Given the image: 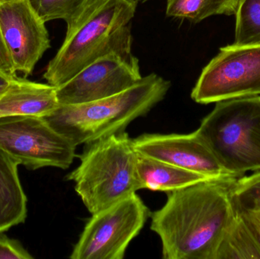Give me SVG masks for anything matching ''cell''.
Here are the masks:
<instances>
[{
	"label": "cell",
	"mask_w": 260,
	"mask_h": 259,
	"mask_svg": "<svg viewBox=\"0 0 260 259\" xmlns=\"http://www.w3.org/2000/svg\"><path fill=\"white\" fill-rule=\"evenodd\" d=\"M260 95V45L227 46L203 68L191 93L201 104Z\"/></svg>",
	"instance_id": "obj_8"
},
{
	"label": "cell",
	"mask_w": 260,
	"mask_h": 259,
	"mask_svg": "<svg viewBox=\"0 0 260 259\" xmlns=\"http://www.w3.org/2000/svg\"><path fill=\"white\" fill-rule=\"evenodd\" d=\"M76 147L42 117L0 118V149L28 170H67L76 158Z\"/></svg>",
	"instance_id": "obj_7"
},
{
	"label": "cell",
	"mask_w": 260,
	"mask_h": 259,
	"mask_svg": "<svg viewBox=\"0 0 260 259\" xmlns=\"http://www.w3.org/2000/svg\"><path fill=\"white\" fill-rule=\"evenodd\" d=\"M14 1V0H0V5L3 3H8V2Z\"/></svg>",
	"instance_id": "obj_24"
},
{
	"label": "cell",
	"mask_w": 260,
	"mask_h": 259,
	"mask_svg": "<svg viewBox=\"0 0 260 259\" xmlns=\"http://www.w3.org/2000/svg\"><path fill=\"white\" fill-rule=\"evenodd\" d=\"M80 164L67 179L91 214L139 190L136 152L126 132L85 144Z\"/></svg>",
	"instance_id": "obj_4"
},
{
	"label": "cell",
	"mask_w": 260,
	"mask_h": 259,
	"mask_svg": "<svg viewBox=\"0 0 260 259\" xmlns=\"http://www.w3.org/2000/svg\"><path fill=\"white\" fill-rule=\"evenodd\" d=\"M170 18L198 23L213 15H235L239 0H166Z\"/></svg>",
	"instance_id": "obj_16"
},
{
	"label": "cell",
	"mask_w": 260,
	"mask_h": 259,
	"mask_svg": "<svg viewBox=\"0 0 260 259\" xmlns=\"http://www.w3.org/2000/svg\"><path fill=\"white\" fill-rule=\"evenodd\" d=\"M0 27L15 71L30 76L50 47L45 22L30 0H14L0 5Z\"/></svg>",
	"instance_id": "obj_10"
},
{
	"label": "cell",
	"mask_w": 260,
	"mask_h": 259,
	"mask_svg": "<svg viewBox=\"0 0 260 259\" xmlns=\"http://www.w3.org/2000/svg\"><path fill=\"white\" fill-rule=\"evenodd\" d=\"M142 79L132 47L113 50L82 68L56 88L61 105L79 104L119 94Z\"/></svg>",
	"instance_id": "obj_9"
},
{
	"label": "cell",
	"mask_w": 260,
	"mask_h": 259,
	"mask_svg": "<svg viewBox=\"0 0 260 259\" xmlns=\"http://www.w3.org/2000/svg\"><path fill=\"white\" fill-rule=\"evenodd\" d=\"M19 164L0 149V232L24 223L27 199L18 176Z\"/></svg>",
	"instance_id": "obj_14"
},
{
	"label": "cell",
	"mask_w": 260,
	"mask_h": 259,
	"mask_svg": "<svg viewBox=\"0 0 260 259\" xmlns=\"http://www.w3.org/2000/svg\"><path fill=\"white\" fill-rule=\"evenodd\" d=\"M196 132L221 167L240 178L260 170V95L217 102Z\"/></svg>",
	"instance_id": "obj_5"
},
{
	"label": "cell",
	"mask_w": 260,
	"mask_h": 259,
	"mask_svg": "<svg viewBox=\"0 0 260 259\" xmlns=\"http://www.w3.org/2000/svg\"><path fill=\"white\" fill-rule=\"evenodd\" d=\"M169 81L151 73L111 97L79 104L61 105L44 120L75 145L89 144L125 132L160 103L171 88Z\"/></svg>",
	"instance_id": "obj_3"
},
{
	"label": "cell",
	"mask_w": 260,
	"mask_h": 259,
	"mask_svg": "<svg viewBox=\"0 0 260 259\" xmlns=\"http://www.w3.org/2000/svg\"><path fill=\"white\" fill-rule=\"evenodd\" d=\"M15 77V76H9V75L5 74V73L0 71V97L7 89L12 79Z\"/></svg>",
	"instance_id": "obj_22"
},
{
	"label": "cell",
	"mask_w": 260,
	"mask_h": 259,
	"mask_svg": "<svg viewBox=\"0 0 260 259\" xmlns=\"http://www.w3.org/2000/svg\"><path fill=\"white\" fill-rule=\"evenodd\" d=\"M136 1L138 3H146V2L150 1V0H136Z\"/></svg>",
	"instance_id": "obj_25"
},
{
	"label": "cell",
	"mask_w": 260,
	"mask_h": 259,
	"mask_svg": "<svg viewBox=\"0 0 260 259\" xmlns=\"http://www.w3.org/2000/svg\"><path fill=\"white\" fill-rule=\"evenodd\" d=\"M215 259H260L259 231L241 211L238 210L236 218L224 235Z\"/></svg>",
	"instance_id": "obj_15"
},
{
	"label": "cell",
	"mask_w": 260,
	"mask_h": 259,
	"mask_svg": "<svg viewBox=\"0 0 260 259\" xmlns=\"http://www.w3.org/2000/svg\"><path fill=\"white\" fill-rule=\"evenodd\" d=\"M137 153L209 179L235 177L218 162L209 146L197 132L190 134H144L132 138ZM238 178V177H237Z\"/></svg>",
	"instance_id": "obj_11"
},
{
	"label": "cell",
	"mask_w": 260,
	"mask_h": 259,
	"mask_svg": "<svg viewBox=\"0 0 260 259\" xmlns=\"http://www.w3.org/2000/svg\"><path fill=\"white\" fill-rule=\"evenodd\" d=\"M151 216L136 193L92 214L75 245L72 259H123Z\"/></svg>",
	"instance_id": "obj_6"
},
{
	"label": "cell",
	"mask_w": 260,
	"mask_h": 259,
	"mask_svg": "<svg viewBox=\"0 0 260 259\" xmlns=\"http://www.w3.org/2000/svg\"><path fill=\"white\" fill-rule=\"evenodd\" d=\"M30 252L18 240L0 232V259H33Z\"/></svg>",
	"instance_id": "obj_20"
},
{
	"label": "cell",
	"mask_w": 260,
	"mask_h": 259,
	"mask_svg": "<svg viewBox=\"0 0 260 259\" xmlns=\"http://www.w3.org/2000/svg\"><path fill=\"white\" fill-rule=\"evenodd\" d=\"M136 173L139 190L147 189L165 193L213 179L168 163L144 156L137 152Z\"/></svg>",
	"instance_id": "obj_13"
},
{
	"label": "cell",
	"mask_w": 260,
	"mask_h": 259,
	"mask_svg": "<svg viewBox=\"0 0 260 259\" xmlns=\"http://www.w3.org/2000/svg\"><path fill=\"white\" fill-rule=\"evenodd\" d=\"M233 45H260V0H239Z\"/></svg>",
	"instance_id": "obj_17"
},
{
	"label": "cell",
	"mask_w": 260,
	"mask_h": 259,
	"mask_svg": "<svg viewBox=\"0 0 260 259\" xmlns=\"http://www.w3.org/2000/svg\"><path fill=\"white\" fill-rule=\"evenodd\" d=\"M239 211V210H238ZM241 211L244 213L249 219L250 221L256 227V229L258 230L260 234V213H254V212H247V211Z\"/></svg>",
	"instance_id": "obj_23"
},
{
	"label": "cell",
	"mask_w": 260,
	"mask_h": 259,
	"mask_svg": "<svg viewBox=\"0 0 260 259\" xmlns=\"http://www.w3.org/2000/svg\"><path fill=\"white\" fill-rule=\"evenodd\" d=\"M238 178L209 179L167 193L151 214V230L160 237L165 259H215L238 214L232 189Z\"/></svg>",
	"instance_id": "obj_1"
},
{
	"label": "cell",
	"mask_w": 260,
	"mask_h": 259,
	"mask_svg": "<svg viewBox=\"0 0 260 259\" xmlns=\"http://www.w3.org/2000/svg\"><path fill=\"white\" fill-rule=\"evenodd\" d=\"M136 0H90L67 24L65 40L44 74L58 88L98 58L132 47L130 23L136 15Z\"/></svg>",
	"instance_id": "obj_2"
},
{
	"label": "cell",
	"mask_w": 260,
	"mask_h": 259,
	"mask_svg": "<svg viewBox=\"0 0 260 259\" xmlns=\"http://www.w3.org/2000/svg\"><path fill=\"white\" fill-rule=\"evenodd\" d=\"M59 106L56 87L15 76L0 97V118L15 116L44 118Z\"/></svg>",
	"instance_id": "obj_12"
},
{
	"label": "cell",
	"mask_w": 260,
	"mask_h": 259,
	"mask_svg": "<svg viewBox=\"0 0 260 259\" xmlns=\"http://www.w3.org/2000/svg\"><path fill=\"white\" fill-rule=\"evenodd\" d=\"M232 197L239 211L260 213V170L238 178L232 189Z\"/></svg>",
	"instance_id": "obj_19"
},
{
	"label": "cell",
	"mask_w": 260,
	"mask_h": 259,
	"mask_svg": "<svg viewBox=\"0 0 260 259\" xmlns=\"http://www.w3.org/2000/svg\"><path fill=\"white\" fill-rule=\"evenodd\" d=\"M90 0H30L32 6L44 22L62 19L68 24Z\"/></svg>",
	"instance_id": "obj_18"
},
{
	"label": "cell",
	"mask_w": 260,
	"mask_h": 259,
	"mask_svg": "<svg viewBox=\"0 0 260 259\" xmlns=\"http://www.w3.org/2000/svg\"><path fill=\"white\" fill-rule=\"evenodd\" d=\"M0 71L11 76H16V71L12 64V59L6 48L1 27H0Z\"/></svg>",
	"instance_id": "obj_21"
}]
</instances>
